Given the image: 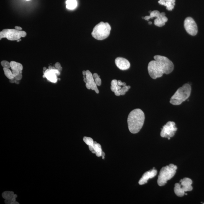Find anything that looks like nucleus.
<instances>
[{"label": "nucleus", "instance_id": "27", "mask_svg": "<svg viewBox=\"0 0 204 204\" xmlns=\"http://www.w3.org/2000/svg\"><path fill=\"white\" fill-rule=\"evenodd\" d=\"M16 198H14L11 199L6 200L5 201V203L7 204H19L18 202L16 201Z\"/></svg>", "mask_w": 204, "mask_h": 204}, {"label": "nucleus", "instance_id": "5", "mask_svg": "<svg viewBox=\"0 0 204 204\" xmlns=\"http://www.w3.org/2000/svg\"><path fill=\"white\" fill-rule=\"evenodd\" d=\"M111 28L108 22H101L93 28L92 35L95 39L103 40L109 36Z\"/></svg>", "mask_w": 204, "mask_h": 204}, {"label": "nucleus", "instance_id": "31", "mask_svg": "<svg viewBox=\"0 0 204 204\" xmlns=\"http://www.w3.org/2000/svg\"><path fill=\"white\" fill-rule=\"evenodd\" d=\"M12 73L14 76L15 77L16 76L19 74L20 73V72L18 70H12Z\"/></svg>", "mask_w": 204, "mask_h": 204}, {"label": "nucleus", "instance_id": "19", "mask_svg": "<svg viewBox=\"0 0 204 204\" xmlns=\"http://www.w3.org/2000/svg\"><path fill=\"white\" fill-rule=\"evenodd\" d=\"M66 8L69 10H73L77 6V2L76 0H67L66 2Z\"/></svg>", "mask_w": 204, "mask_h": 204}, {"label": "nucleus", "instance_id": "7", "mask_svg": "<svg viewBox=\"0 0 204 204\" xmlns=\"http://www.w3.org/2000/svg\"><path fill=\"white\" fill-rule=\"evenodd\" d=\"M177 128L176 127L175 123L173 121H169L163 126L161 131L160 135L163 138H168L170 139L173 137L177 131Z\"/></svg>", "mask_w": 204, "mask_h": 204}, {"label": "nucleus", "instance_id": "8", "mask_svg": "<svg viewBox=\"0 0 204 204\" xmlns=\"http://www.w3.org/2000/svg\"><path fill=\"white\" fill-rule=\"evenodd\" d=\"M21 36L20 31L15 29H6L0 32V39L6 38L10 41H17L20 39Z\"/></svg>", "mask_w": 204, "mask_h": 204}, {"label": "nucleus", "instance_id": "37", "mask_svg": "<svg viewBox=\"0 0 204 204\" xmlns=\"http://www.w3.org/2000/svg\"><path fill=\"white\" fill-rule=\"evenodd\" d=\"M20 80H16L15 83L16 84H19L20 83Z\"/></svg>", "mask_w": 204, "mask_h": 204}, {"label": "nucleus", "instance_id": "13", "mask_svg": "<svg viewBox=\"0 0 204 204\" xmlns=\"http://www.w3.org/2000/svg\"><path fill=\"white\" fill-rule=\"evenodd\" d=\"M116 66L121 70H125L129 69L130 63L129 61L123 57H118L115 60Z\"/></svg>", "mask_w": 204, "mask_h": 204}, {"label": "nucleus", "instance_id": "23", "mask_svg": "<svg viewBox=\"0 0 204 204\" xmlns=\"http://www.w3.org/2000/svg\"><path fill=\"white\" fill-rule=\"evenodd\" d=\"M83 141L89 147H92L94 143V141H93L92 139L91 138L86 137L85 136L83 138Z\"/></svg>", "mask_w": 204, "mask_h": 204}, {"label": "nucleus", "instance_id": "30", "mask_svg": "<svg viewBox=\"0 0 204 204\" xmlns=\"http://www.w3.org/2000/svg\"><path fill=\"white\" fill-rule=\"evenodd\" d=\"M117 83L118 85L120 86H124L126 85V84L125 82H122L120 80H118Z\"/></svg>", "mask_w": 204, "mask_h": 204}, {"label": "nucleus", "instance_id": "1", "mask_svg": "<svg viewBox=\"0 0 204 204\" xmlns=\"http://www.w3.org/2000/svg\"><path fill=\"white\" fill-rule=\"evenodd\" d=\"M154 59L155 60L150 62L148 65V71L151 78H160L164 74H169L173 71L174 64L167 57L155 55Z\"/></svg>", "mask_w": 204, "mask_h": 204}, {"label": "nucleus", "instance_id": "3", "mask_svg": "<svg viewBox=\"0 0 204 204\" xmlns=\"http://www.w3.org/2000/svg\"><path fill=\"white\" fill-rule=\"evenodd\" d=\"M191 87L188 84H186L179 88L171 98L170 103L174 105H179L187 100L190 96Z\"/></svg>", "mask_w": 204, "mask_h": 204}, {"label": "nucleus", "instance_id": "4", "mask_svg": "<svg viewBox=\"0 0 204 204\" xmlns=\"http://www.w3.org/2000/svg\"><path fill=\"white\" fill-rule=\"evenodd\" d=\"M177 169V166L172 164L162 167L158 176V185L160 186L165 185L167 181L171 180L175 175Z\"/></svg>", "mask_w": 204, "mask_h": 204}, {"label": "nucleus", "instance_id": "34", "mask_svg": "<svg viewBox=\"0 0 204 204\" xmlns=\"http://www.w3.org/2000/svg\"><path fill=\"white\" fill-rule=\"evenodd\" d=\"M16 79L15 78L11 79H10L9 82L11 83H15Z\"/></svg>", "mask_w": 204, "mask_h": 204}, {"label": "nucleus", "instance_id": "35", "mask_svg": "<svg viewBox=\"0 0 204 204\" xmlns=\"http://www.w3.org/2000/svg\"><path fill=\"white\" fill-rule=\"evenodd\" d=\"M15 29H16V30L19 31L22 30V28L20 27H19V26H16V27H15Z\"/></svg>", "mask_w": 204, "mask_h": 204}, {"label": "nucleus", "instance_id": "28", "mask_svg": "<svg viewBox=\"0 0 204 204\" xmlns=\"http://www.w3.org/2000/svg\"><path fill=\"white\" fill-rule=\"evenodd\" d=\"M55 67L56 69L58 70L59 71L61 72L62 70V67H61V64L59 62H57L55 64Z\"/></svg>", "mask_w": 204, "mask_h": 204}, {"label": "nucleus", "instance_id": "39", "mask_svg": "<svg viewBox=\"0 0 204 204\" xmlns=\"http://www.w3.org/2000/svg\"><path fill=\"white\" fill-rule=\"evenodd\" d=\"M43 70H44L45 71V70H47V69L45 67H44V68H43Z\"/></svg>", "mask_w": 204, "mask_h": 204}, {"label": "nucleus", "instance_id": "22", "mask_svg": "<svg viewBox=\"0 0 204 204\" xmlns=\"http://www.w3.org/2000/svg\"><path fill=\"white\" fill-rule=\"evenodd\" d=\"M4 70V73L5 75L8 78L11 79L14 78L15 76L10 70L9 69L4 68L3 69Z\"/></svg>", "mask_w": 204, "mask_h": 204}, {"label": "nucleus", "instance_id": "21", "mask_svg": "<svg viewBox=\"0 0 204 204\" xmlns=\"http://www.w3.org/2000/svg\"><path fill=\"white\" fill-rule=\"evenodd\" d=\"M175 0H169L165 3L164 6H166L167 9L168 11H172L175 6Z\"/></svg>", "mask_w": 204, "mask_h": 204}, {"label": "nucleus", "instance_id": "6", "mask_svg": "<svg viewBox=\"0 0 204 204\" xmlns=\"http://www.w3.org/2000/svg\"><path fill=\"white\" fill-rule=\"evenodd\" d=\"M180 184L176 183L174 187V192L177 196L182 197L185 195V192L192 190V181L188 178H185L180 181Z\"/></svg>", "mask_w": 204, "mask_h": 204}, {"label": "nucleus", "instance_id": "20", "mask_svg": "<svg viewBox=\"0 0 204 204\" xmlns=\"http://www.w3.org/2000/svg\"><path fill=\"white\" fill-rule=\"evenodd\" d=\"M161 13L158 10H154L151 11L150 13V16H146L144 17V19L148 21L150 19H152L154 18H157L159 16H160Z\"/></svg>", "mask_w": 204, "mask_h": 204}, {"label": "nucleus", "instance_id": "24", "mask_svg": "<svg viewBox=\"0 0 204 204\" xmlns=\"http://www.w3.org/2000/svg\"><path fill=\"white\" fill-rule=\"evenodd\" d=\"M95 83L97 86H100L101 84V80L100 78V76L97 73H94L93 75Z\"/></svg>", "mask_w": 204, "mask_h": 204}, {"label": "nucleus", "instance_id": "42", "mask_svg": "<svg viewBox=\"0 0 204 204\" xmlns=\"http://www.w3.org/2000/svg\"><path fill=\"white\" fill-rule=\"evenodd\" d=\"M203 204H204V203H203Z\"/></svg>", "mask_w": 204, "mask_h": 204}, {"label": "nucleus", "instance_id": "38", "mask_svg": "<svg viewBox=\"0 0 204 204\" xmlns=\"http://www.w3.org/2000/svg\"><path fill=\"white\" fill-rule=\"evenodd\" d=\"M83 76L86 75V71H83Z\"/></svg>", "mask_w": 204, "mask_h": 204}, {"label": "nucleus", "instance_id": "40", "mask_svg": "<svg viewBox=\"0 0 204 204\" xmlns=\"http://www.w3.org/2000/svg\"><path fill=\"white\" fill-rule=\"evenodd\" d=\"M149 24H152V22H149Z\"/></svg>", "mask_w": 204, "mask_h": 204}, {"label": "nucleus", "instance_id": "29", "mask_svg": "<svg viewBox=\"0 0 204 204\" xmlns=\"http://www.w3.org/2000/svg\"><path fill=\"white\" fill-rule=\"evenodd\" d=\"M16 80H20L22 78V71L20 72L19 75L14 77Z\"/></svg>", "mask_w": 204, "mask_h": 204}, {"label": "nucleus", "instance_id": "25", "mask_svg": "<svg viewBox=\"0 0 204 204\" xmlns=\"http://www.w3.org/2000/svg\"><path fill=\"white\" fill-rule=\"evenodd\" d=\"M131 88L130 86H123L121 89L119 90L120 93L121 95H124L125 94L126 92L129 91V89Z\"/></svg>", "mask_w": 204, "mask_h": 204}, {"label": "nucleus", "instance_id": "36", "mask_svg": "<svg viewBox=\"0 0 204 204\" xmlns=\"http://www.w3.org/2000/svg\"><path fill=\"white\" fill-rule=\"evenodd\" d=\"M104 156H105V153L103 152L102 154V157H103V159H104Z\"/></svg>", "mask_w": 204, "mask_h": 204}, {"label": "nucleus", "instance_id": "15", "mask_svg": "<svg viewBox=\"0 0 204 204\" xmlns=\"http://www.w3.org/2000/svg\"><path fill=\"white\" fill-rule=\"evenodd\" d=\"M89 149L93 154H96L97 157H101L103 152L101 145L96 141H94V143L92 147H89Z\"/></svg>", "mask_w": 204, "mask_h": 204}, {"label": "nucleus", "instance_id": "32", "mask_svg": "<svg viewBox=\"0 0 204 204\" xmlns=\"http://www.w3.org/2000/svg\"><path fill=\"white\" fill-rule=\"evenodd\" d=\"M168 1H169V0H159V4L164 6L165 3Z\"/></svg>", "mask_w": 204, "mask_h": 204}, {"label": "nucleus", "instance_id": "17", "mask_svg": "<svg viewBox=\"0 0 204 204\" xmlns=\"http://www.w3.org/2000/svg\"><path fill=\"white\" fill-rule=\"evenodd\" d=\"M11 68L12 70H18L19 72L22 71L23 70V66L21 63L12 61L10 62Z\"/></svg>", "mask_w": 204, "mask_h": 204}, {"label": "nucleus", "instance_id": "10", "mask_svg": "<svg viewBox=\"0 0 204 204\" xmlns=\"http://www.w3.org/2000/svg\"><path fill=\"white\" fill-rule=\"evenodd\" d=\"M85 77L87 79V83L85 84L86 88L88 90L92 89L94 90L96 93H99V91L97 88V85L95 83L94 79L93 78V75L89 70L86 71Z\"/></svg>", "mask_w": 204, "mask_h": 204}, {"label": "nucleus", "instance_id": "14", "mask_svg": "<svg viewBox=\"0 0 204 204\" xmlns=\"http://www.w3.org/2000/svg\"><path fill=\"white\" fill-rule=\"evenodd\" d=\"M167 21V18L165 16V13H161L160 16L155 19L154 24L158 27H162L165 25Z\"/></svg>", "mask_w": 204, "mask_h": 204}, {"label": "nucleus", "instance_id": "18", "mask_svg": "<svg viewBox=\"0 0 204 204\" xmlns=\"http://www.w3.org/2000/svg\"><path fill=\"white\" fill-rule=\"evenodd\" d=\"M2 196L3 198L5 200L11 199L17 197V195L15 194L14 192L12 191H6L3 192Z\"/></svg>", "mask_w": 204, "mask_h": 204}, {"label": "nucleus", "instance_id": "9", "mask_svg": "<svg viewBox=\"0 0 204 204\" xmlns=\"http://www.w3.org/2000/svg\"><path fill=\"white\" fill-rule=\"evenodd\" d=\"M184 27L187 32L191 35L195 36L198 32L197 25L192 18H186L184 21Z\"/></svg>", "mask_w": 204, "mask_h": 204}, {"label": "nucleus", "instance_id": "2", "mask_svg": "<svg viewBox=\"0 0 204 204\" xmlns=\"http://www.w3.org/2000/svg\"><path fill=\"white\" fill-rule=\"evenodd\" d=\"M145 120L144 113L142 110L136 108L130 113L128 118V128L132 134L139 132L143 126Z\"/></svg>", "mask_w": 204, "mask_h": 204}, {"label": "nucleus", "instance_id": "12", "mask_svg": "<svg viewBox=\"0 0 204 204\" xmlns=\"http://www.w3.org/2000/svg\"><path fill=\"white\" fill-rule=\"evenodd\" d=\"M157 171L154 168L152 170L146 172L143 175L142 177L139 181V185H143L147 183V181L149 179L153 178L157 175Z\"/></svg>", "mask_w": 204, "mask_h": 204}, {"label": "nucleus", "instance_id": "11", "mask_svg": "<svg viewBox=\"0 0 204 204\" xmlns=\"http://www.w3.org/2000/svg\"><path fill=\"white\" fill-rule=\"evenodd\" d=\"M60 74V72L57 69L52 70L47 69L44 72L43 77L46 78L49 81L52 83H56L57 81V75H59Z\"/></svg>", "mask_w": 204, "mask_h": 204}, {"label": "nucleus", "instance_id": "33", "mask_svg": "<svg viewBox=\"0 0 204 204\" xmlns=\"http://www.w3.org/2000/svg\"><path fill=\"white\" fill-rule=\"evenodd\" d=\"M20 33L21 37H25L27 35V33L25 31H20Z\"/></svg>", "mask_w": 204, "mask_h": 204}, {"label": "nucleus", "instance_id": "41", "mask_svg": "<svg viewBox=\"0 0 204 204\" xmlns=\"http://www.w3.org/2000/svg\"><path fill=\"white\" fill-rule=\"evenodd\" d=\"M25 1H31V0H25Z\"/></svg>", "mask_w": 204, "mask_h": 204}, {"label": "nucleus", "instance_id": "26", "mask_svg": "<svg viewBox=\"0 0 204 204\" xmlns=\"http://www.w3.org/2000/svg\"><path fill=\"white\" fill-rule=\"evenodd\" d=\"M1 65L4 68L10 69L11 68L10 62L6 61H3L1 62Z\"/></svg>", "mask_w": 204, "mask_h": 204}, {"label": "nucleus", "instance_id": "16", "mask_svg": "<svg viewBox=\"0 0 204 204\" xmlns=\"http://www.w3.org/2000/svg\"><path fill=\"white\" fill-rule=\"evenodd\" d=\"M118 80H112L111 83V89L112 91L114 92L115 95L117 96L121 95L119 90L121 89L122 87L118 85L117 83Z\"/></svg>", "mask_w": 204, "mask_h": 204}]
</instances>
